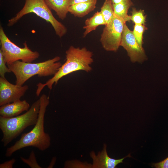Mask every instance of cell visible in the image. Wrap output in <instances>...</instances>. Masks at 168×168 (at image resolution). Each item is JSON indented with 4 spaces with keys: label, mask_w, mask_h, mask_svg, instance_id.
I'll return each mask as SVG.
<instances>
[{
    "label": "cell",
    "mask_w": 168,
    "mask_h": 168,
    "mask_svg": "<svg viewBox=\"0 0 168 168\" xmlns=\"http://www.w3.org/2000/svg\"><path fill=\"white\" fill-rule=\"evenodd\" d=\"M40 99V107L37 123L30 131L23 133L18 140L7 148L5 154L6 157H10L16 151L26 147H35L43 151L50 147V137L44 130V116L49 103V97L43 94Z\"/></svg>",
    "instance_id": "obj_1"
},
{
    "label": "cell",
    "mask_w": 168,
    "mask_h": 168,
    "mask_svg": "<svg viewBox=\"0 0 168 168\" xmlns=\"http://www.w3.org/2000/svg\"><path fill=\"white\" fill-rule=\"evenodd\" d=\"M66 61L62 64L57 72L45 83H39L37 85L36 94L39 96L41 91L45 86L51 90L54 84H56L58 81L63 77L78 71L86 72L92 70L91 65L93 62V54L86 47L82 48L70 46L66 51Z\"/></svg>",
    "instance_id": "obj_2"
},
{
    "label": "cell",
    "mask_w": 168,
    "mask_h": 168,
    "mask_svg": "<svg viewBox=\"0 0 168 168\" xmlns=\"http://www.w3.org/2000/svg\"><path fill=\"white\" fill-rule=\"evenodd\" d=\"M60 58L57 56L42 62L36 63L19 61L7 64L16 78V84L22 86L30 78L35 75L39 77L54 75L62 66L59 61Z\"/></svg>",
    "instance_id": "obj_3"
},
{
    "label": "cell",
    "mask_w": 168,
    "mask_h": 168,
    "mask_svg": "<svg viewBox=\"0 0 168 168\" xmlns=\"http://www.w3.org/2000/svg\"><path fill=\"white\" fill-rule=\"evenodd\" d=\"M40 107L39 99L24 114L12 118L0 116V128L3 136L1 139L4 147L16 138L27 127L37 123Z\"/></svg>",
    "instance_id": "obj_4"
},
{
    "label": "cell",
    "mask_w": 168,
    "mask_h": 168,
    "mask_svg": "<svg viewBox=\"0 0 168 168\" xmlns=\"http://www.w3.org/2000/svg\"><path fill=\"white\" fill-rule=\"evenodd\" d=\"M30 13L35 14L49 23L54 28L56 34L59 37H62L66 34L67 28L54 17L44 0H25L22 8L15 16L9 20L8 26H12L24 15Z\"/></svg>",
    "instance_id": "obj_5"
},
{
    "label": "cell",
    "mask_w": 168,
    "mask_h": 168,
    "mask_svg": "<svg viewBox=\"0 0 168 168\" xmlns=\"http://www.w3.org/2000/svg\"><path fill=\"white\" fill-rule=\"evenodd\" d=\"M1 50L7 64L21 60L26 63H32L40 56L37 51H32L28 47L26 42L21 48L12 42L6 35L2 27H0Z\"/></svg>",
    "instance_id": "obj_6"
},
{
    "label": "cell",
    "mask_w": 168,
    "mask_h": 168,
    "mask_svg": "<svg viewBox=\"0 0 168 168\" xmlns=\"http://www.w3.org/2000/svg\"><path fill=\"white\" fill-rule=\"evenodd\" d=\"M126 22L115 16L103 29L100 41L103 48L108 51L116 52L120 46L122 36Z\"/></svg>",
    "instance_id": "obj_7"
},
{
    "label": "cell",
    "mask_w": 168,
    "mask_h": 168,
    "mask_svg": "<svg viewBox=\"0 0 168 168\" xmlns=\"http://www.w3.org/2000/svg\"><path fill=\"white\" fill-rule=\"evenodd\" d=\"M120 46L127 51L131 62L142 63L147 59L145 50L137 42L133 31L124 25Z\"/></svg>",
    "instance_id": "obj_8"
},
{
    "label": "cell",
    "mask_w": 168,
    "mask_h": 168,
    "mask_svg": "<svg viewBox=\"0 0 168 168\" xmlns=\"http://www.w3.org/2000/svg\"><path fill=\"white\" fill-rule=\"evenodd\" d=\"M29 87L10 83L5 78L0 77V106L20 100Z\"/></svg>",
    "instance_id": "obj_9"
},
{
    "label": "cell",
    "mask_w": 168,
    "mask_h": 168,
    "mask_svg": "<svg viewBox=\"0 0 168 168\" xmlns=\"http://www.w3.org/2000/svg\"><path fill=\"white\" fill-rule=\"evenodd\" d=\"M90 156L93 160V163L89 167L94 168H115L119 164L123 162V160L127 157H131L129 154L121 159H116L110 157L106 151V145L104 144L103 148L96 155L93 152H91Z\"/></svg>",
    "instance_id": "obj_10"
},
{
    "label": "cell",
    "mask_w": 168,
    "mask_h": 168,
    "mask_svg": "<svg viewBox=\"0 0 168 168\" xmlns=\"http://www.w3.org/2000/svg\"><path fill=\"white\" fill-rule=\"evenodd\" d=\"M30 107V104L26 100H18L1 106L0 115L5 118L13 117L24 111H27Z\"/></svg>",
    "instance_id": "obj_11"
},
{
    "label": "cell",
    "mask_w": 168,
    "mask_h": 168,
    "mask_svg": "<svg viewBox=\"0 0 168 168\" xmlns=\"http://www.w3.org/2000/svg\"><path fill=\"white\" fill-rule=\"evenodd\" d=\"M51 10H54L58 17L63 20L66 17L72 0H44Z\"/></svg>",
    "instance_id": "obj_12"
},
{
    "label": "cell",
    "mask_w": 168,
    "mask_h": 168,
    "mask_svg": "<svg viewBox=\"0 0 168 168\" xmlns=\"http://www.w3.org/2000/svg\"><path fill=\"white\" fill-rule=\"evenodd\" d=\"M97 0L82 2L71 5L68 12L75 17H82L93 11L96 8Z\"/></svg>",
    "instance_id": "obj_13"
},
{
    "label": "cell",
    "mask_w": 168,
    "mask_h": 168,
    "mask_svg": "<svg viewBox=\"0 0 168 168\" xmlns=\"http://www.w3.org/2000/svg\"><path fill=\"white\" fill-rule=\"evenodd\" d=\"M106 23L100 12L97 11L93 16L87 18L85 21L83 28L85 30L83 37H86L88 34L96 30L100 25H105Z\"/></svg>",
    "instance_id": "obj_14"
},
{
    "label": "cell",
    "mask_w": 168,
    "mask_h": 168,
    "mask_svg": "<svg viewBox=\"0 0 168 168\" xmlns=\"http://www.w3.org/2000/svg\"><path fill=\"white\" fill-rule=\"evenodd\" d=\"M114 15L125 22L130 21V16L128 14V10L130 7L133 5L131 1L113 4Z\"/></svg>",
    "instance_id": "obj_15"
},
{
    "label": "cell",
    "mask_w": 168,
    "mask_h": 168,
    "mask_svg": "<svg viewBox=\"0 0 168 168\" xmlns=\"http://www.w3.org/2000/svg\"><path fill=\"white\" fill-rule=\"evenodd\" d=\"M100 12L106 24L110 22L114 17L113 5L110 0H105Z\"/></svg>",
    "instance_id": "obj_16"
},
{
    "label": "cell",
    "mask_w": 168,
    "mask_h": 168,
    "mask_svg": "<svg viewBox=\"0 0 168 168\" xmlns=\"http://www.w3.org/2000/svg\"><path fill=\"white\" fill-rule=\"evenodd\" d=\"M130 20L135 24L145 25L147 15H145L144 11L140 9L137 10L135 8H133L131 12Z\"/></svg>",
    "instance_id": "obj_17"
},
{
    "label": "cell",
    "mask_w": 168,
    "mask_h": 168,
    "mask_svg": "<svg viewBox=\"0 0 168 168\" xmlns=\"http://www.w3.org/2000/svg\"><path fill=\"white\" fill-rule=\"evenodd\" d=\"M147 29L145 25L135 24L134 26L133 33L137 42L141 47H142L143 44V34Z\"/></svg>",
    "instance_id": "obj_18"
},
{
    "label": "cell",
    "mask_w": 168,
    "mask_h": 168,
    "mask_svg": "<svg viewBox=\"0 0 168 168\" xmlns=\"http://www.w3.org/2000/svg\"><path fill=\"white\" fill-rule=\"evenodd\" d=\"M21 160L31 168H42L37 163L35 153L33 151L31 152L29 158L26 159L22 157H20Z\"/></svg>",
    "instance_id": "obj_19"
},
{
    "label": "cell",
    "mask_w": 168,
    "mask_h": 168,
    "mask_svg": "<svg viewBox=\"0 0 168 168\" xmlns=\"http://www.w3.org/2000/svg\"><path fill=\"white\" fill-rule=\"evenodd\" d=\"M6 65L2 52L0 50V75L1 77L5 78V75L6 73L11 72Z\"/></svg>",
    "instance_id": "obj_20"
},
{
    "label": "cell",
    "mask_w": 168,
    "mask_h": 168,
    "mask_svg": "<svg viewBox=\"0 0 168 168\" xmlns=\"http://www.w3.org/2000/svg\"><path fill=\"white\" fill-rule=\"evenodd\" d=\"M152 167L156 168H168V157L161 161L153 163Z\"/></svg>",
    "instance_id": "obj_21"
},
{
    "label": "cell",
    "mask_w": 168,
    "mask_h": 168,
    "mask_svg": "<svg viewBox=\"0 0 168 168\" xmlns=\"http://www.w3.org/2000/svg\"><path fill=\"white\" fill-rule=\"evenodd\" d=\"M16 160L14 158L4 162L0 164V168H12Z\"/></svg>",
    "instance_id": "obj_22"
},
{
    "label": "cell",
    "mask_w": 168,
    "mask_h": 168,
    "mask_svg": "<svg viewBox=\"0 0 168 168\" xmlns=\"http://www.w3.org/2000/svg\"><path fill=\"white\" fill-rule=\"evenodd\" d=\"M113 4L127 2L131 1V0H110Z\"/></svg>",
    "instance_id": "obj_23"
},
{
    "label": "cell",
    "mask_w": 168,
    "mask_h": 168,
    "mask_svg": "<svg viewBox=\"0 0 168 168\" xmlns=\"http://www.w3.org/2000/svg\"><path fill=\"white\" fill-rule=\"evenodd\" d=\"M56 161V158L55 157H54L52 159L51 161L47 168H53L54 165Z\"/></svg>",
    "instance_id": "obj_24"
},
{
    "label": "cell",
    "mask_w": 168,
    "mask_h": 168,
    "mask_svg": "<svg viewBox=\"0 0 168 168\" xmlns=\"http://www.w3.org/2000/svg\"><path fill=\"white\" fill-rule=\"evenodd\" d=\"M93 0H72L71 5L78 3L89 2Z\"/></svg>",
    "instance_id": "obj_25"
},
{
    "label": "cell",
    "mask_w": 168,
    "mask_h": 168,
    "mask_svg": "<svg viewBox=\"0 0 168 168\" xmlns=\"http://www.w3.org/2000/svg\"></svg>",
    "instance_id": "obj_26"
}]
</instances>
